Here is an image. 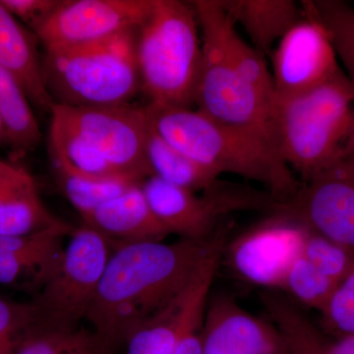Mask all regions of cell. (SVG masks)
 Wrapping results in <instances>:
<instances>
[{
    "mask_svg": "<svg viewBox=\"0 0 354 354\" xmlns=\"http://www.w3.org/2000/svg\"><path fill=\"white\" fill-rule=\"evenodd\" d=\"M223 223L207 241L180 239L113 244L87 319L111 348L127 341L139 326L171 304L186 290L221 237Z\"/></svg>",
    "mask_w": 354,
    "mask_h": 354,
    "instance_id": "6da1fadb",
    "label": "cell"
},
{
    "mask_svg": "<svg viewBox=\"0 0 354 354\" xmlns=\"http://www.w3.org/2000/svg\"><path fill=\"white\" fill-rule=\"evenodd\" d=\"M153 131L179 152L218 176L234 174L260 183L285 202L300 183L267 140L218 122L198 109L146 106Z\"/></svg>",
    "mask_w": 354,
    "mask_h": 354,
    "instance_id": "7a4b0ae2",
    "label": "cell"
},
{
    "mask_svg": "<svg viewBox=\"0 0 354 354\" xmlns=\"http://www.w3.org/2000/svg\"><path fill=\"white\" fill-rule=\"evenodd\" d=\"M272 145L301 183L334 164L354 142V91L344 72L301 94L274 97Z\"/></svg>",
    "mask_w": 354,
    "mask_h": 354,
    "instance_id": "3957f363",
    "label": "cell"
},
{
    "mask_svg": "<svg viewBox=\"0 0 354 354\" xmlns=\"http://www.w3.org/2000/svg\"><path fill=\"white\" fill-rule=\"evenodd\" d=\"M138 29L82 46L44 50V84L55 104L77 108L130 104L142 92Z\"/></svg>",
    "mask_w": 354,
    "mask_h": 354,
    "instance_id": "277c9868",
    "label": "cell"
},
{
    "mask_svg": "<svg viewBox=\"0 0 354 354\" xmlns=\"http://www.w3.org/2000/svg\"><path fill=\"white\" fill-rule=\"evenodd\" d=\"M142 92L150 104L195 106L202 64V39L190 2L155 0L137 39Z\"/></svg>",
    "mask_w": 354,
    "mask_h": 354,
    "instance_id": "5b68a950",
    "label": "cell"
},
{
    "mask_svg": "<svg viewBox=\"0 0 354 354\" xmlns=\"http://www.w3.org/2000/svg\"><path fill=\"white\" fill-rule=\"evenodd\" d=\"M141 187L153 213L169 234L191 241L211 239L225 223V218L234 212L272 214L278 207L267 191L221 180L202 191V194L153 176L142 181Z\"/></svg>",
    "mask_w": 354,
    "mask_h": 354,
    "instance_id": "8992f818",
    "label": "cell"
},
{
    "mask_svg": "<svg viewBox=\"0 0 354 354\" xmlns=\"http://www.w3.org/2000/svg\"><path fill=\"white\" fill-rule=\"evenodd\" d=\"M111 252L113 243L93 228H73L57 272L32 301L36 323L57 329L78 328L87 319Z\"/></svg>",
    "mask_w": 354,
    "mask_h": 354,
    "instance_id": "52a82bcc",
    "label": "cell"
},
{
    "mask_svg": "<svg viewBox=\"0 0 354 354\" xmlns=\"http://www.w3.org/2000/svg\"><path fill=\"white\" fill-rule=\"evenodd\" d=\"M50 116L90 142L122 176L138 183L152 176L146 155L151 130L146 106L77 108L55 104Z\"/></svg>",
    "mask_w": 354,
    "mask_h": 354,
    "instance_id": "ba28073f",
    "label": "cell"
},
{
    "mask_svg": "<svg viewBox=\"0 0 354 354\" xmlns=\"http://www.w3.org/2000/svg\"><path fill=\"white\" fill-rule=\"evenodd\" d=\"M200 32L202 64L195 100L198 111L228 127L267 140L272 145V102L230 64L215 39Z\"/></svg>",
    "mask_w": 354,
    "mask_h": 354,
    "instance_id": "9c48e42d",
    "label": "cell"
},
{
    "mask_svg": "<svg viewBox=\"0 0 354 354\" xmlns=\"http://www.w3.org/2000/svg\"><path fill=\"white\" fill-rule=\"evenodd\" d=\"M308 232L301 221L276 212L227 241L223 257L242 281L283 290L288 272L304 253Z\"/></svg>",
    "mask_w": 354,
    "mask_h": 354,
    "instance_id": "30bf717a",
    "label": "cell"
},
{
    "mask_svg": "<svg viewBox=\"0 0 354 354\" xmlns=\"http://www.w3.org/2000/svg\"><path fill=\"white\" fill-rule=\"evenodd\" d=\"M276 212L354 253V142L334 164L300 183L297 193L279 203Z\"/></svg>",
    "mask_w": 354,
    "mask_h": 354,
    "instance_id": "8fae6325",
    "label": "cell"
},
{
    "mask_svg": "<svg viewBox=\"0 0 354 354\" xmlns=\"http://www.w3.org/2000/svg\"><path fill=\"white\" fill-rule=\"evenodd\" d=\"M155 0H62L36 32L44 50L71 48L138 29Z\"/></svg>",
    "mask_w": 354,
    "mask_h": 354,
    "instance_id": "7c38bea8",
    "label": "cell"
},
{
    "mask_svg": "<svg viewBox=\"0 0 354 354\" xmlns=\"http://www.w3.org/2000/svg\"><path fill=\"white\" fill-rule=\"evenodd\" d=\"M270 57L274 97L307 92L342 70L327 32L304 12L279 39Z\"/></svg>",
    "mask_w": 354,
    "mask_h": 354,
    "instance_id": "4fadbf2b",
    "label": "cell"
},
{
    "mask_svg": "<svg viewBox=\"0 0 354 354\" xmlns=\"http://www.w3.org/2000/svg\"><path fill=\"white\" fill-rule=\"evenodd\" d=\"M202 354H288L272 321L247 311L227 293L211 295L205 310Z\"/></svg>",
    "mask_w": 354,
    "mask_h": 354,
    "instance_id": "5bb4252c",
    "label": "cell"
},
{
    "mask_svg": "<svg viewBox=\"0 0 354 354\" xmlns=\"http://www.w3.org/2000/svg\"><path fill=\"white\" fill-rule=\"evenodd\" d=\"M73 228L64 221L35 234L0 236V285L36 297L57 272Z\"/></svg>",
    "mask_w": 354,
    "mask_h": 354,
    "instance_id": "9a60e30c",
    "label": "cell"
},
{
    "mask_svg": "<svg viewBox=\"0 0 354 354\" xmlns=\"http://www.w3.org/2000/svg\"><path fill=\"white\" fill-rule=\"evenodd\" d=\"M141 183L81 216L84 225L113 244L164 241L171 234L149 206Z\"/></svg>",
    "mask_w": 354,
    "mask_h": 354,
    "instance_id": "2e32d148",
    "label": "cell"
},
{
    "mask_svg": "<svg viewBox=\"0 0 354 354\" xmlns=\"http://www.w3.org/2000/svg\"><path fill=\"white\" fill-rule=\"evenodd\" d=\"M62 223L44 206L31 174L0 160V236L35 234Z\"/></svg>",
    "mask_w": 354,
    "mask_h": 354,
    "instance_id": "e0dca14e",
    "label": "cell"
},
{
    "mask_svg": "<svg viewBox=\"0 0 354 354\" xmlns=\"http://www.w3.org/2000/svg\"><path fill=\"white\" fill-rule=\"evenodd\" d=\"M38 43L36 35L0 4V66L17 79L31 104L50 115L55 102L44 84Z\"/></svg>",
    "mask_w": 354,
    "mask_h": 354,
    "instance_id": "ac0fdd59",
    "label": "cell"
},
{
    "mask_svg": "<svg viewBox=\"0 0 354 354\" xmlns=\"http://www.w3.org/2000/svg\"><path fill=\"white\" fill-rule=\"evenodd\" d=\"M234 24L242 26L251 44L271 55L279 39L304 17L301 4L292 0H218Z\"/></svg>",
    "mask_w": 354,
    "mask_h": 354,
    "instance_id": "d6986e66",
    "label": "cell"
},
{
    "mask_svg": "<svg viewBox=\"0 0 354 354\" xmlns=\"http://www.w3.org/2000/svg\"><path fill=\"white\" fill-rule=\"evenodd\" d=\"M0 118L6 129L7 146L14 160L34 152L43 139L38 120L24 88L0 66Z\"/></svg>",
    "mask_w": 354,
    "mask_h": 354,
    "instance_id": "ffe728a7",
    "label": "cell"
},
{
    "mask_svg": "<svg viewBox=\"0 0 354 354\" xmlns=\"http://www.w3.org/2000/svg\"><path fill=\"white\" fill-rule=\"evenodd\" d=\"M146 155L152 176L177 187L202 192L220 180L218 174L179 152L152 127L147 141Z\"/></svg>",
    "mask_w": 354,
    "mask_h": 354,
    "instance_id": "44dd1931",
    "label": "cell"
},
{
    "mask_svg": "<svg viewBox=\"0 0 354 354\" xmlns=\"http://www.w3.org/2000/svg\"><path fill=\"white\" fill-rule=\"evenodd\" d=\"M48 156L58 187L81 216L122 194L134 184L141 183L129 178H97L84 176L70 169L55 153L48 152Z\"/></svg>",
    "mask_w": 354,
    "mask_h": 354,
    "instance_id": "7402d4cb",
    "label": "cell"
},
{
    "mask_svg": "<svg viewBox=\"0 0 354 354\" xmlns=\"http://www.w3.org/2000/svg\"><path fill=\"white\" fill-rule=\"evenodd\" d=\"M13 354H114L94 330L57 329L32 324L21 335Z\"/></svg>",
    "mask_w": 354,
    "mask_h": 354,
    "instance_id": "603a6c76",
    "label": "cell"
},
{
    "mask_svg": "<svg viewBox=\"0 0 354 354\" xmlns=\"http://www.w3.org/2000/svg\"><path fill=\"white\" fill-rule=\"evenodd\" d=\"M261 297L270 320L285 337L288 354H333L330 342L324 339L315 326L290 300L278 291L266 290Z\"/></svg>",
    "mask_w": 354,
    "mask_h": 354,
    "instance_id": "cb8c5ba5",
    "label": "cell"
},
{
    "mask_svg": "<svg viewBox=\"0 0 354 354\" xmlns=\"http://www.w3.org/2000/svg\"><path fill=\"white\" fill-rule=\"evenodd\" d=\"M307 16L322 26L354 91V7L339 0L300 2Z\"/></svg>",
    "mask_w": 354,
    "mask_h": 354,
    "instance_id": "d4e9b609",
    "label": "cell"
},
{
    "mask_svg": "<svg viewBox=\"0 0 354 354\" xmlns=\"http://www.w3.org/2000/svg\"><path fill=\"white\" fill-rule=\"evenodd\" d=\"M48 152L55 153L70 169L84 176L128 178L116 171L90 142L53 116L48 133Z\"/></svg>",
    "mask_w": 354,
    "mask_h": 354,
    "instance_id": "484cf974",
    "label": "cell"
},
{
    "mask_svg": "<svg viewBox=\"0 0 354 354\" xmlns=\"http://www.w3.org/2000/svg\"><path fill=\"white\" fill-rule=\"evenodd\" d=\"M192 283V281H191ZM190 285L171 304L128 335L127 354H172L189 293Z\"/></svg>",
    "mask_w": 354,
    "mask_h": 354,
    "instance_id": "4316f807",
    "label": "cell"
},
{
    "mask_svg": "<svg viewBox=\"0 0 354 354\" xmlns=\"http://www.w3.org/2000/svg\"><path fill=\"white\" fill-rule=\"evenodd\" d=\"M337 285L301 256L288 272L283 290L299 304L321 312Z\"/></svg>",
    "mask_w": 354,
    "mask_h": 354,
    "instance_id": "83f0119b",
    "label": "cell"
},
{
    "mask_svg": "<svg viewBox=\"0 0 354 354\" xmlns=\"http://www.w3.org/2000/svg\"><path fill=\"white\" fill-rule=\"evenodd\" d=\"M302 256L319 272L339 283L354 264V253L346 247L310 230Z\"/></svg>",
    "mask_w": 354,
    "mask_h": 354,
    "instance_id": "f1b7e54d",
    "label": "cell"
},
{
    "mask_svg": "<svg viewBox=\"0 0 354 354\" xmlns=\"http://www.w3.org/2000/svg\"><path fill=\"white\" fill-rule=\"evenodd\" d=\"M321 313L325 327L337 339L354 337V264Z\"/></svg>",
    "mask_w": 354,
    "mask_h": 354,
    "instance_id": "f546056e",
    "label": "cell"
},
{
    "mask_svg": "<svg viewBox=\"0 0 354 354\" xmlns=\"http://www.w3.org/2000/svg\"><path fill=\"white\" fill-rule=\"evenodd\" d=\"M37 321L34 304H19L0 297V342L16 344L21 335Z\"/></svg>",
    "mask_w": 354,
    "mask_h": 354,
    "instance_id": "4dcf8cb0",
    "label": "cell"
},
{
    "mask_svg": "<svg viewBox=\"0 0 354 354\" xmlns=\"http://www.w3.org/2000/svg\"><path fill=\"white\" fill-rule=\"evenodd\" d=\"M62 0H0V4L32 32L43 26Z\"/></svg>",
    "mask_w": 354,
    "mask_h": 354,
    "instance_id": "1f68e13d",
    "label": "cell"
},
{
    "mask_svg": "<svg viewBox=\"0 0 354 354\" xmlns=\"http://www.w3.org/2000/svg\"><path fill=\"white\" fill-rule=\"evenodd\" d=\"M333 354H354V337H342L330 342Z\"/></svg>",
    "mask_w": 354,
    "mask_h": 354,
    "instance_id": "d6a6232c",
    "label": "cell"
},
{
    "mask_svg": "<svg viewBox=\"0 0 354 354\" xmlns=\"http://www.w3.org/2000/svg\"><path fill=\"white\" fill-rule=\"evenodd\" d=\"M15 346L13 342H0V354H13Z\"/></svg>",
    "mask_w": 354,
    "mask_h": 354,
    "instance_id": "836d02e7",
    "label": "cell"
},
{
    "mask_svg": "<svg viewBox=\"0 0 354 354\" xmlns=\"http://www.w3.org/2000/svg\"><path fill=\"white\" fill-rule=\"evenodd\" d=\"M0 145L7 146L6 133L3 124H2L1 118H0Z\"/></svg>",
    "mask_w": 354,
    "mask_h": 354,
    "instance_id": "e575fe53",
    "label": "cell"
}]
</instances>
